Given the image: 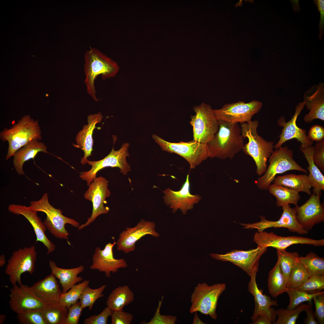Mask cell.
<instances>
[{
	"label": "cell",
	"mask_w": 324,
	"mask_h": 324,
	"mask_svg": "<svg viewBox=\"0 0 324 324\" xmlns=\"http://www.w3.org/2000/svg\"><path fill=\"white\" fill-rule=\"evenodd\" d=\"M219 129L206 144L209 158L232 159L244 147V138L238 124L218 120Z\"/></svg>",
	"instance_id": "1"
},
{
	"label": "cell",
	"mask_w": 324,
	"mask_h": 324,
	"mask_svg": "<svg viewBox=\"0 0 324 324\" xmlns=\"http://www.w3.org/2000/svg\"><path fill=\"white\" fill-rule=\"evenodd\" d=\"M84 59V82L87 93L94 100L98 101L94 85L96 77L101 75L105 80L114 77L118 71L119 66L115 61L94 47H90L85 52Z\"/></svg>",
	"instance_id": "2"
},
{
	"label": "cell",
	"mask_w": 324,
	"mask_h": 324,
	"mask_svg": "<svg viewBox=\"0 0 324 324\" xmlns=\"http://www.w3.org/2000/svg\"><path fill=\"white\" fill-rule=\"evenodd\" d=\"M259 125L258 121L256 120L242 123L240 127L243 138L248 139L242 150L253 159L256 167V174L261 176L266 170L267 160L273 151L274 145L273 142L267 141L258 135Z\"/></svg>",
	"instance_id": "3"
},
{
	"label": "cell",
	"mask_w": 324,
	"mask_h": 324,
	"mask_svg": "<svg viewBox=\"0 0 324 324\" xmlns=\"http://www.w3.org/2000/svg\"><path fill=\"white\" fill-rule=\"evenodd\" d=\"M0 138L3 142H8L5 157V160H8L30 142L42 139L38 120L31 118L29 115L25 116L10 128H5L0 131Z\"/></svg>",
	"instance_id": "4"
},
{
	"label": "cell",
	"mask_w": 324,
	"mask_h": 324,
	"mask_svg": "<svg viewBox=\"0 0 324 324\" xmlns=\"http://www.w3.org/2000/svg\"><path fill=\"white\" fill-rule=\"evenodd\" d=\"M30 206L37 212H43L46 214V218L43 222L46 229L52 235L57 238L66 240L68 244L71 245L68 241L70 234L65 228V225L69 224L78 228L80 226L78 222L64 216L61 209L56 208L52 206L46 193L40 200L31 201Z\"/></svg>",
	"instance_id": "5"
},
{
	"label": "cell",
	"mask_w": 324,
	"mask_h": 324,
	"mask_svg": "<svg viewBox=\"0 0 324 324\" xmlns=\"http://www.w3.org/2000/svg\"><path fill=\"white\" fill-rule=\"evenodd\" d=\"M292 150L285 146L273 150L270 156L269 165L263 175L258 178L256 183L261 190L268 188L278 174L291 170H296L308 173V171L300 166L293 159Z\"/></svg>",
	"instance_id": "6"
},
{
	"label": "cell",
	"mask_w": 324,
	"mask_h": 324,
	"mask_svg": "<svg viewBox=\"0 0 324 324\" xmlns=\"http://www.w3.org/2000/svg\"><path fill=\"white\" fill-rule=\"evenodd\" d=\"M226 289L225 283L211 286L205 282L198 283L191 296L190 313L199 312L202 314L209 315L211 318L216 320L218 316L216 310L218 300Z\"/></svg>",
	"instance_id": "7"
},
{
	"label": "cell",
	"mask_w": 324,
	"mask_h": 324,
	"mask_svg": "<svg viewBox=\"0 0 324 324\" xmlns=\"http://www.w3.org/2000/svg\"><path fill=\"white\" fill-rule=\"evenodd\" d=\"M152 137L162 150L177 154L184 158L189 163L190 169L195 168L209 158L206 144L194 140L187 142L181 141L178 142H171L164 140L155 134H153Z\"/></svg>",
	"instance_id": "8"
},
{
	"label": "cell",
	"mask_w": 324,
	"mask_h": 324,
	"mask_svg": "<svg viewBox=\"0 0 324 324\" xmlns=\"http://www.w3.org/2000/svg\"><path fill=\"white\" fill-rule=\"evenodd\" d=\"M193 110L196 114L191 116L189 122L193 127V140L206 144L218 132V121L209 104L202 103L195 106Z\"/></svg>",
	"instance_id": "9"
},
{
	"label": "cell",
	"mask_w": 324,
	"mask_h": 324,
	"mask_svg": "<svg viewBox=\"0 0 324 324\" xmlns=\"http://www.w3.org/2000/svg\"><path fill=\"white\" fill-rule=\"evenodd\" d=\"M37 259V252L34 245L20 248L14 251L8 261L5 273L9 276L13 286L22 284L21 276L27 272L30 274L34 272Z\"/></svg>",
	"instance_id": "10"
},
{
	"label": "cell",
	"mask_w": 324,
	"mask_h": 324,
	"mask_svg": "<svg viewBox=\"0 0 324 324\" xmlns=\"http://www.w3.org/2000/svg\"><path fill=\"white\" fill-rule=\"evenodd\" d=\"M129 144L124 143L118 150H114L113 147L110 154L103 159L96 161L88 160L87 163L92 166L88 171H83L80 173V178L85 181L88 186L97 178V173L101 170L107 167H117L120 169V172L124 175L131 171L130 165L127 162L126 158L129 157L128 152Z\"/></svg>",
	"instance_id": "11"
},
{
	"label": "cell",
	"mask_w": 324,
	"mask_h": 324,
	"mask_svg": "<svg viewBox=\"0 0 324 324\" xmlns=\"http://www.w3.org/2000/svg\"><path fill=\"white\" fill-rule=\"evenodd\" d=\"M262 105V102L256 100L248 103L240 101L225 104L221 108L213 111L218 120L232 123H248L259 112Z\"/></svg>",
	"instance_id": "12"
},
{
	"label": "cell",
	"mask_w": 324,
	"mask_h": 324,
	"mask_svg": "<svg viewBox=\"0 0 324 324\" xmlns=\"http://www.w3.org/2000/svg\"><path fill=\"white\" fill-rule=\"evenodd\" d=\"M109 181L100 176L97 177L88 186L84 194V198L91 201L92 204V210L91 216L86 222L80 226L78 228L81 230L92 223L99 215L108 213L109 210L104 204L106 199L110 196L111 192L108 188Z\"/></svg>",
	"instance_id": "13"
},
{
	"label": "cell",
	"mask_w": 324,
	"mask_h": 324,
	"mask_svg": "<svg viewBox=\"0 0 324 324\" xmlns=\"http://www.w3.org/2000/svg\"><path fill=\"white\" fill-rule=\"evenodd\" d=\"M267 251V248L257 246L256 249L246 251L234 250L224 254L213 253L209 255L214 260L232 262L250 276L254 271L258 268L260 258Z\"/></svg>",
	"instance_id": "14"
},
{
	"label": "cell",
	"mask_w": 324,
	"mask_h": 324,
	"mask_svg": "<svg viewBox=\"0 0 324 324\" xmlns=\"http://www.w3.org/2000/svg\"><path fill=\"white\" fill-rule=\"evenodd\" d=\"M254 242L258 246L267 248L272 247L278 250H286L290 246L295 244H305L314 246L324 245V239H314L296 236H282L273 232H256L254 235Z\"/></svg>",
	"instance_id": "15"
},
{
	"label": "cell",
	"mask_w": 324,
	"mask_h": 324,
	"mask_svg": "<svg viewBox=\"0 0 324 324\" xmlns=\"http://www.w3.org/2000/svg\"><path fill=\"white\" fill-rule=\"evenodd\" d=\"M283 213L280 218L277 221L268 220L265 216H260V221L252 224L241 223L244 227L243 228L248 229H256L258 232L263 231L270 228H285L289 231L297 233L300 235H304L308 232L304 230L298 223L296 217L295 208H292L290 205H286L282 207Z\"/></svg>",
	"instance_id": "16"
},
{
	"label": "cell",
	"mask_w": 324,
	"mask_h": 324,
	"mask_svg": "<svg viewBox=\"0 0 324 324\" xmlns=\"http://www.w3.org/2000/svg\"><path fill=\"white\" fill-rule=\"evenodd\" d=\"M304 106L303 101L299 103L296 106L294 115L289 121L286 122L285 117L283 116L278 119V124L279 126L283 127V129L278 137L280 138L278 141L274 146L275 149H278L286 142L292 139H297L301 143L300 148L302 149H306L313 144V142L309 139L306 134V130L299 128L296 124L298 117Z\"/></svg>",
	"instance_id": "17"
},
{
	"label": "cell",
	"mask_w": 324,
	"mask_h": 324,
	"mask_svg": "<svg viewBox=\"0 0 324 324\" xmlns=\"http://www.w3.org/2000/svg\"><path fill=\"white\" fill-rule=\"evenodd\" d=\"M321 192L313 193L305 203L294 207L296 219L302 228L308 232L316 224L324 221V208L320 201Z\"/></svg>",
	"instance_id": "18"
},
{
	"label": "cell",
	"mask_w": 324,
	"mask_h": 324,
	"mask_svg": "<svg viewBox=\"0 0 324 324\" xmlns=\"http://www.w3.org/2000/svg\"><path fill=\"white\" fill-rule=\"evenodd\" d=\"M155 224L151 221L141 219L137 225L133 228L126 227L119 234L116 244L117 250L125 254L134 251L135 243L142 237L147 235L158 238L159 234L155 230Z\"/></svg>",
	"instance_id": "19"
},
{
	"label": "cell",
	"mask_w": 324,
	"mask_h": 324,
	"mask_svg": "<svg viewBox=\"0 0 324 324\" xmlns=\"http://www.w3.org/2000/svg\"><path fill=\"white\" fill-rule=\"evenodd\" d=\"M189 175H187L185 182L178 191H175L167 188L163 191L164 202L172 209L173 213L180 209L185 214L188 210L192 209L195 204L199 203L202 198L199 194L193 195L190 192Z\"/></svg>",
	"instance_id": "20"
},
{
	"label": "cell",
	"mask_w": 324,
	"mask_h": 324,
	"mask_svg": "<svg viewBox=\"0 0 324 324\" xmlns=\"http://www.w3.org/2000/svg\"><path fill=\"white\" fill-rule=\"evenodd\" d=\"M258 268L253 271L250 276V280L248 284V290L254 298L255 308L251 320L254 322L260 315H265L269 318L273 323L277 318L275 310L271 307L278 305L276 299L273 300L271 297L263 294L262 290L259 289L256 282V275Z\"/></svg>",
	"instance_id": "21"
},
{
	"label": "cell",
	"mask_w": 324,
	"mask_h": 324,
	"mask_svg": "<svg viewBox=\"0 0 324 324\" xmlns=\"http://www.w3.org/2000/svg\"><path fill=\"white\" fill-rule=\"evenodd\" d=\"M114 238V242L106 244L103 250L100 247L96 248L92 258V264L90 268L96 269L104 272L106 278H109L111 273H115L119 269L127 267L128 265L123 258L115 259L113 256V248L116 244Z\"/></svg>",
	"instance_id": "22"
},
{
	"label": "cell",
	"mask_w": 324,
	"mask_h": 324,
	"mask_svg": "<svg viewBox=\"0 0 324 324\" xmlns=\"http://www.w3.org/2000/svg\"><path fill=\"white\" fill-rule=\"evenodd\" d=\"M10 290V307L16 314L25 310L41 309L45 304L38 298L27 285L16 284Z\"/></svg>",
	"instance_id": "23"
},
{
	"label": "cell",
	"mask_w": 324,
	"mask_h": 324,
	"mask_svg": "<svg viewBox=\"0 0 324 324\" xmlns=\"http://www.w3.org/2000/svg\"><path fill=\"white\" fill-rule=\"evenodd\" d=\"M9 212L15 214L21 215L25 217L32 225L36 237V242L42 243L47 248V255L53 252L55 245L49 239L45 234L46 228L44 222L38 215L37 212L30 206L11 204L8 207Z\"/></svg>",
	"instance_id": "24"
},
{
	"label": "cell",
	"mask_w": 324,
	"mask_h": 324,
	"mask_svg": "<svg viewBox=\"0 0 324 324\" xmlns=\"http://www.w3.org/2000/svg\"><path fill=\"white\" fill-rule=\"evenodd\" d=\"M303 102L310 112L304 117V121L310 123L314 119L324 121V83L312 86L303 96Z\"/></svg>",
	"instance_id": "25"
},
{
	"label": "cell",
	"mask_w": 324,
	"mask_h": 324,
	"mask_svg": "<svg viewBox=\"0 0 324 324\" xmlns=\"http://www.w3.org/2000/svg\"><path fill=\"white\" fill-rule=\"evenodd\" d=\"M56 278L51 272L30 286L35 296L45 304L59 302L62 291Z\"/></svg>",
	"instance_id": "26"
},
{
	"label": "cell",
	"mask_w": 324,
	"mask_h": 324,
	"mask_svg": "<svg viewBox=\"0 0 324 324\" xmlns=\"http://www.w3.org/2000/svg\"><path fill=\"white\" fill-rule=\"evenodd\" d=\"M103 116L100 112L90 114L87 118L88 124L84 125L82 129L76 135V147L80 148L84 152V156L82 158L80 163L83 165L87 163V158L91 155L93 151V141L92 135L96 124L101 122Z\"/></svg>",
	"instance_id": "27"
},
{
	"label": "cell",
	"mask_w": 324,
	"mask_h": 324,
	"mask_svg": "<svg viewBox=\"0 0 324 324\" xmlns=\"http://www.w3.org/2000/svg\"><path fill=\"white\" fill-rule=\"evenodd\" d=\"M48 153L47 146L39 140H33L23 146L13 156V164L14 168L20 175H24L23 166L26 161L34 158L39 152Z\"/></svg>",
	"instance_id": "28"
},
{
	"label": "cell",
	"mask_w": 324,
	"mask_h": 324,
	"mask_svg": "<svg viewBox=\"0 0 324 324\" xmlns=\"http://www.w3.org/2000/svg\"><path fill=\"white\" fill-rule=\"evenodd\" d=\"M49 266L51 272L59 280L62 288V293L67 292L77 283L83 280L82 277L77 276L84 271V267L83 266L72 268H63L58 267L55 262L50 260Z\"/></svg>",
	"instance_id": "29"
},
{
	"label": "cell",
	"mask_w": 324,
	"mask_h": 324,
	"mask_svg": "<svg viewBox=\"0 0 324 324\" xmlns=\"http://www.w3.org/2000/svg\"><path fill=\"white\" fill-rule=\"evenodd\" d=\"M273 184L289 188L298 192H304L311 195L312 187L306 174H286L275 177Z\"/></svg>",
	"instance_id": "30"
},
{
	"label": "cell",
	"mask_w": 324,
	"mask_h": 324,
	"mask_svg": "<svg viewBox=\"0 0 324 324\" xmlns=\"http://www.w3.org/2000/svg\"><path fill=\"white\" fill-rule=\"evenodd\" d=\"M314 146H309L306 149L300 148V150L304 155L309 166H307L309 172L308 178L313 188L314 194H317L324 190V176L320 170L315 165L313 160V155Z\"/></svg>",
	"instance_id": "31"
},
{
	"label": "cell",
	"mask_w": 324,
	"mask_h": 324,
	"mask_svg": "<svg viewBox=\"0 0 324 324\" xmlns=\"http://www.w3.org/2000/svg\"><path fill=\"white\" fill-rule=\"evenodd\" d=\"M134 299V294L127 285L119 286L114 289L107 298V307L113 311L123 310L124 307L129 305Z\"/></svg>",
	"instance_id": "32"
},
{
	"label": "cell",
	"mask_w": 324,
	"mask_h": 324,
	"mask_svg": "<svg viewBox=\"0 0 324 324\" xmlns=\"http://www.w3.org/2000/svg\"><path fill=\"white\" fill-rule=\"evenodd\" d=\"M268 190L276 199L278 207L293 204L296 206L300 199L299 192L292 189L274 184H270Z\"/></svg>",
	"instance_id": "33"
},
{
	"label": "cell",
	"mask_w": 324,
	"mask_h": 324,
	"mask_svg": "<svg viewBox=\"0 0 324 324\" xmlns=\"http://www.w3.org/2000/svg\"><path fill=\"white\" fill-rule=\"evenodd\" d=\"M286 282L281 271L279 260L269 272L268 279L269 293L274 298H276L286 292L287 289Z\"/></svg>",
	"instance_id": "34"
},
{
	"label": "cell",
	"mask_w": 324,
	"mask_h": 324,
	"mask_svg": "<svg viewBox=\"0 0 324 324\" xmlns=\"http://www.w3.org/2000/svg\"><path fill=\"white\" fill-rule=\"evenodd\" d=\"M41 310L47 324H64L68 313L59 302L45 304Z\"/></svg>",
	"instance_id": "35"
},
{
	"label": "cell",
	"mask_w": 324,
	"mask_h": 324,
	"mask_svg": "<svg viewBox=\"0 0 324 324\" xmlns=\"http://www.w3.org/2000/svg\"><path fill=\"white\" fill-rule=\"evenodd\" d=\"M310 275H324V258L319 256L313 252L308 253L305 256H301L298 258Z\"/></svg>",
	"instance_id": "36"
},
{
	"label": "cell",
	"mask_w": 324,
	"mask_h": 324,
	"mask_svg": "<svg viewBox=\"0 0 324 324\" xmlns=\"http://www.w3.org/2000/svg\"><path fill=\"white\" fill-rule=\"evenodd\" d=\"M308 304L302 303L294 309L289 310L281 308L275 310L278 319L273 323L274 324H295L299 314L304 311Z\"/></svg>",
	"instance_id": "37"
},
{
	"label": "cell",
	"mask_w": 324,
	"mask_h": 324,
	"mask_svg": "<svg viewBox=\"0 0 324 324\" xmlns=\"http://www.w3.org/2000/svg\"><path fill=\"white\" fill-rule=\"evenodd\" d=\"M310 276L298 258L293 264L286 282V287L288 289H297Z\"/></svg>",
	"instance_id": "38"
},
{
	"label": "cell",
	"mask_w": 324,
	"mask_h": 324,
	"mask_svg": "<svg viewBox=\"0 0 324 324\" xmlns=\"http://www.w3.org/2000/svg\"><path fill=\"white\" fill-rule=\"evenodd\" d=\"M277 256L282 272L287 282L293 264L299 256L296 252H290L286 250H277Z\"/></svg>",
	"instance_id": "39"
},
{
	"label": "cell",
	"mask_w": 324,
	"mask_h": 324,
	"mask_svg": "<svg viewBox=\"0 0 324 324\" xmlns=\"http://www.w3.org/2000/svg\"><path fill=\"white\" fill-rule=\"evenodd\" d=\"M89 282L88 280H84L80 283L75 284L67 292L62 293L59 301L60 304L68 308L77 302L82 292Z\"/></svg>",
	"instance_id": "40"
},
{
	"label": "cell",
	"mask_w": 324,
	"mask_h": 324,
	"mask_svg": "<svg viewBox=\"0 0 324 324\" xmlns=\"http://www.w3.org/2000/svg\"><path fill=\"white\" fill-rule=\"evenodd\" d=\"M106 286L104 284L96 289L90 288L88 285L86 286L79 297V302L83 308L88 307L89 310L92 309L95 301L99 298L104 297L102 292Z\"/></svg>",
	"instance_id": "41"
},
{
	"label": "cell",
	"mask_w": 324,
	"mask_h": 324,
	"mask_svg": "<svg viewBox=\"0 0 324 324\" xmlns=\"http://www.w3.org/2000/svg\"><path fill=\"white\" fill-rule=\"evenodd\" d=\"M41 309L25 310L17 313L19 322L21 324H47Z\"/></svg>",
	"instance_id": "42"
},
{
	"label": "cell",
	"mask_w": 324,
	"mask_h": 324,
	"mask_svg": "<svg viewBox=\"0 0 324 324\" xmlns=\"http://www.w3.org/2000/svg\"><path fill=\"white\" fill-rule=\"evenodd\" d=\"M320 292L308 293L300 291L297 289H287L286 292L289 296L290 302L287 308L292 310L304 302H311L313 298Z\"/></svg>",
	"instance_id": "43"
},
{
	"label": "cell",
	"mask_w": 324,
	"mask_h": 324,
	"mask_svg": "<svg viewBox=\"0 0 324 324\" xmlns=\"http://www.w3.org/2000/svg\"><path fill=\"white\" fill-rule=\"evenodd\" d=\"M324 289V275H314L310 277L297 289L308 293H315Z\"/></svg>",
	"instance_id": "44"
},
{
	"label": "cell",
	"mask_w": 324,
	"mask_h": 324,
	"mask_svg": "<svg viewBox=\"0 0 324 324\" xmlns=\"http://www.w3.org/2000/svg\"><path fill=\"white\" fill-rule=\"evenodd\" d=\"M161 301H159L158 306L157 308L155 314L150 320L146 322V324H175L177 320L176 316L172 315H162L160 313V310L164 299V296L162 297Z\"/></svg>",
	"instance_id": "45"
},
{
	"label": "cell",
	"mask_w": 324,
	"mask_h": 324,
	"mask_svg": "<svg viewBox=\"0 0 324 324\" xmlns=\"http://www.w3.org/2000/svg\"><path fill=\"white\" fill-rule=\"evenodd\" d=\"M314 146L313 160L320 171L324 172V139L316 142Z\"/></svg>",
	"instance_id": "46"
},
{
	"label": "cell",
	"mask_w": 324,
	"mask_h": 324,
	"mask_svg": "<svg viewBox=\"0 0 324 324\" xmlns=\"http://www.w3.org/2000/svg\"><path fill=\"white\" fill-rule=\"evenodd\" d=\"M315 307L314 313L318 324H324V292L321 291L313 298Z\"/></svg>",
	"instance_id": "47"
},
{
	"label": "cell",
	"mask_w": 324,
	"mask_h": 324,
	"mask_svg": "<svg viewBox=\"0 0 324 324\" xmlns=\"http://www.w3.org/2000/svg\"><path fill=\"white\" fill-rule=\"evenodd\" d=\"M113 311L106 307L100 314L93 315L85 319L84 324H107L108 317L111 316Z\"/></svg>",
	"instance_id": "48"
},
{
	"label": "cell",
	"mask_w": 324,
	"mask_h": 324,
	"mask_svg": "<svg viewBox=\"0 0 324 324\" xmlns=\"http://www.w3.org/2000/svg\"><path fill=\"white\" fill-rule=\"evenodd\" d=\"M83 308L79 302L72 304L68 308V313L64 324H77Z\"/></svg>",
	"instance_id": "49"
},
{
	"label": "cell",
	"mask_w": 324,
	"mask_h": 324,
	"mask_svg": "<svg viewBox=\"0 0 324 324\" xmlns=\"http://www.w3.org/2000/svg\"><path fill=\"white\" fill-rule=\"evenodd\" d=\"M111 316V324H130L133 319L132 314L123 310L113 311Z\"/></svg>",
	"instance_id": "50"
},
{
	"label": "cell",
	"mask_w": 324,
	"mask_h": 324,
	"mask_svg": "<svg viewBox=\"0 0 324 324\" xmlns=\"http://www.w3.org/2000/svg\"><path fill=\"white\" fill-rule=\"evenodd\" d=\"M307 136L312 142H318L324 140V127L319 125H314L309 130Z\"/></svg>",
	"instance_id": "51"
},
{
	"label": "cell",
	"mask_w": 324,
	"mask_h": 324,
	"mask_svg": "<svg viewBox=\"0 0 324 324\" xmlns=\"http://www.w3.org/2000/svg\"><path fill=\"white\" fill-rule=\"evenodd\" d=\"M313 2L316 6L320 14V20L319 25L320 33L319 38L322 39L324 31V0H314Z\"/></svg>",
	"instance_id": "52"
},
{
	"label": "cell",
	"mask_w": 324,
	"mask_h": 324,
	"mask_svg": "<svg viewBox=\"0 0 324 324\" xmlns=\"http://www.w3.org/2000/svg\"><path fill=\"white\" fill-rule=\"evenodd\" d=\"M312 302H308V306L305 310L307 317L304 319V323L305 324H317V321L316 320L314 313L312 308Z\"/></svg>",
	"instance_id": "53"
},
{
	"label": "cell",
	"mask_w": 324,
	"mask_h": 324,
	"mask_svg": "<svg viewBox=\"0 0 324 324\" xmlns=\"http://www.w3.org/2000/svg\"><path fill=\"white\" fill-rule=\"evenodd\" d=\"M271 320L267 316L263 315L259 316L253 322V324H272Z\"/></svg>",
	"instance_id": "54"
},
{
	"label": "cell",
	"mask_w": 324,
	"mask_h": 324,
	"mask_svg": "<svg viewBox=\"0 0 324 324\" xmlns=\"http://www.w3.org/2000/svg\"><path fill=\"white\" fill-rule=\"evenodd\" d=\"M194 318L193 321V324H204V323L199 318L198 315L197 313V312H195L194 313Z\"/></svg>",
	"instance_id": "55"
},
{
	"label": "cell",
	"mask_w": 324,
	"mask_h": 324,
	"mask_svg": "<svg viewBox=\"0 0 324 324\" xmlns=\"http://www.w3.org/2000/svg\"><path fill=\"white\" fill-rule=\"evenodd\" d=\"M5 256L4 254L0 256V267H2L5 264L6 262Z\"/></svg>",
	"instance_id": "56"
},
{
	"label": "cell",
	"mask_w": 324,
	"mask_h": 324,
	"mask_svg": "<svg viewBox=\"0 0 324 324\" xmlns=\"http://www.w3.org/2000/svg\"><path fill=\"white\" fill-rule=\"evenodd\" d=\"M6 319L5 315L1 314L0 315V324H3Z\"/></svg>",
	"instance_id": "57"
},
{
	"label": "cell",
	"mask_w": 324,
	"mask_h": 324,
	"mask_svg": "<svg viewBox=\"0 0 324 324\" xmlns=\"http://www.w3.org/2000/svg\"><path fill=\"white\" fill-rule=\"evenodd\" d=\"M46 97H48L49 96V94L46 93Z\"/></svg>",
	"instance_id": "58"
}]
</instances>
